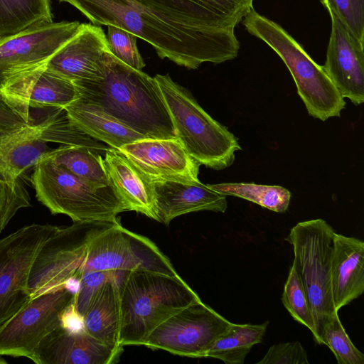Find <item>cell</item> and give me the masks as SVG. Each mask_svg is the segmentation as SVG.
Instances as JSON below:
<instances>
[{"label":"cell","instance_id":"obj_1","mask_svg":"<svg viewBox=\"0 0 364 364\" xmlns=\"http://www.w3.org/2000/svg\"><path fill=\"white\" fill-rule=\"evenodd\" d=\"M58 1L76 8L93 25L114 26L133 33L149 43L160 58L188 69L232 60L239 52L238 41H217L187 33L161 21L134 0Z\"/></svg>","mask_w":364,"mask_h":364},{"label":"cell","instance_id":"obj_2","mask_svg":"<svg viewBox=\"0 0 364 364\" xmlns=\"http://www.w3.org/2000/svg\"><path fill=\"white\" fill-rule=\"evenodd\" d=\"M73 83L81 97L146 138H176L155 78L125 65L111 53L103 77Z\"/></svg>","mask_w":364,"mask_h":364},{"label":"cell","instance_id":"obj_3","mask_svg":"<svg viewBox=\"0 0 364 364\" xmlns=\"http://www.w3.org/2000/svg\"><path fill=\"white\" fill-rule=\"evenodd\" d=\"M119 289V343L123 347L142 345L161 322L200 299L179 275L148 271L125 272Z\"/></svg>","mask_w":364,"mask_h":364},{"label":"cell","instance_id":"obj_4","mask_svg":"<svg viewBox=\"0 0 364 364\" xmlns=\"http://www.w3.org/2000/svg\"><path fill=\"white\" fill-rule=\"evenodd\" d=\"M157 82L171 116L176 138L187 153L200 165L222 170L235 161L241 150L237 138L212 118L192 94L168 74H157Z\"/></svg>","mask_w":364,"mask_h":364},{"label":"cell","instance_id":"obj_5","mask_svg":"<svg viewBox=\"0 0 364 364\" xmlns=\"http://www.w3.org/2000/svg\"><path fill=\"white\" fill-rule=\"evenodd\" d=\"M242 22L251 35L267 43L283 60L311 117L321 121L340 117L346 106L344 98L323 67L284 28L254 9Z\"/></svg>","mask_w":364,"mask_h":364},{"label":"cell","instance_id":"obj_6","mask_svg":"<svg viewBox=\"0 0 364 364\" xmlns=\"http://www.w3.org/2000/svg\"><path fill=\"white\" fill-rule=\"evenodd\" d=\"M33 168L31 181L36 198L53 215H66L73 222L114 221L127 211L111 184L101 186L82 180L50 158Z\"/></svg>","mask_w":364,"mask_h":364},{"label":"cell","instance_id":"obj_7","mask_svg":"<svg viewBox=\"0 0 364 364\" xmlns=\"http://www.w3.org/2000/svg\"><path fill=\"white\" fill-rule=\"evenodd\" d=\"M334 229L323 219L298 223L286 240L293 247L292 264L304 286L311 310L316 342L322 344L326 323L338 313L331 291V264Z\"/></svg>","mask_w":364,"mask_h":364},{"label":"cell","instance_id":"obj_8","mask_svg":"<svg viewBox=\"0 0 364 364\" xmlns=\"http://www.w3.org/2000/svg\"><path fill=\"white\" fill-rule=\"evenodd\" d=\"M119 222L85 220L57 226L33 260L28 283L31 298L65 287L73 278L80 277L91 240Z\"/></svg>","mask_w":364,"mask_h":364},{"label":"cell","instance_id":"obj_9","mask_svg":"<svg viewBox=\"0 0 364 364\" xmlns=\"http://www.w3.org/2000/svg\"><path fill=\"white\" fill-rule=\"evenodd\" d=\"M168 24L213 40H237L235 28L254 0H134Z\"/></svg>","mask_w":364,"mask_h":364},{"label":"cell","instance_id":"obj_10","mask_svg":"<svg viewBox=\"0 0 364 364\" xmlns=\"http://www.w3.org/2000/svg\"><path fill=\"white\" fill-rule=\"evenodd\" d=\"M140 270L179 275L151 240L127 230L119 222L91 240L79 274L92 271Z\"/></svg>","mask_w":364,"mask_h":364},{"label":"cell","instance_id":"obj_11","mask_svg":"<svg viewBox=\"0 0 364 364\" xmlns=\"http://www.w3.org/2000/svg\"><path fill=\"white\" fill-rule=\"evenodd\" d=\"M232 325V323L200 299L161 322L142 345L174 355L205 358L215 341Z\"/></svg>","mask_w":364,"mask_h":364},{"label":"cell","instance_id":"obj_12","mask_svg":"<svg viewBox=\"0 0 364 364\" xmlns=\"http://www.w3.org/2000/svg\"><path fill=\"white\" fill-rule=\"evenodd\" d=\"M56 227L33 223L0 239V326L31 299L28 283L33 260Z\"/></svg>","mask_w":364,"mask_h":364},{"label":"cell","instance_id":"obj_13","mask_svg":"<svg viewBox=\"0 0 364 364\" xmlns=\"http://www.w3.org/2000/svg\"><path fill=\"white\" fill-rule=\"evenodd\" d=\"M75 294L68 287L32 298L0 326V356L32 359L40 341L62 324V316L73 303Z\"/></svg>","mask_w":364,"mask_h":364},{"label":"cell","instance_id":"obj_14","mask_svg":"<svg viewBox=\"0 0 364 364\" xmlns=\"http://www.w3.org/2000/svg\"><path fill=\"white\" fill-rule=\"evenodd\" d=\"M78 21L41 23L0 40V85L48 63L76 33Z\"/></svg>","mask_w":364,"mask_h":364},{"label":"cell","instance_id":"obj_15","mask_svg":"<svg viewBox=\"0 0 364 364\" xmlns=\"http://www.w3.org/2000/svg\"><path fill=\"white\" fill-rule=\"evenodd\" d=\"M46 64L19 73L0 85L1 97L30 124H36L31 108L65 107L80 97L73 81L48 70Z\"/></svg>","mask_w":364,"mask_h":364},{"label":"cell","instance_id":"obj_16","mask_svg":"<svg viewBox=\"0 0 364 364\" xmlns=\"http://www.w3.org/2000/svg\"><path fill=\"white\" fill-rule=\"evenodd\" d=\"M152 182L172 181L198 183L200 164L177 138H145L118 149Z\"/></svg>","mask_w":364,"mask_h":364},{"label":"cell","instance_id":"obj_17","mask_svg":"<svg viewBox=\"0 0 364 364\" xmlns=\"http://www.w3.org/2000/svg\"><path fill=\"white\" fill-rule=\"evenodd\" d=\"M331 31L322 65L341 95L355 105L364 102V42L355 38L331 10Z\"/></svg>","mask_w":364,"mask_h":364},{"label":"cell","instance_id":"obj_18","mask_svg":"<svg viewBox=\"0 0 364 364\" xmlns=\"http://www.w3.org/2000/svg\"><path fill=\"white\" fill-rule=\"evenodd\" d=\"M110 51L101 26L80 23L76 33L49 59L46 68L70 81L104 76Z\"/></svg>","mask_w":364,"mask_h":364},{"label":"cell","instance_id":"obj_19","mask_svg":"<svg viewBox=\"0 0 364 364\" xmlns=\"http://www.w3.org/2000/svg\"><path fill=\"white\" fill-rule=\"evenodd\" d=\"M122 352L123 348L109 346L84 329L73 331L60 325L40 341L31 360L36 364H112Z\"/></svg>","mask_w":364,"mask_h":364},{"label":"cell","instance_id":"obj_20","mask_svg":"<svg viewBox=\"0 0 364 364\" xmlns=\"http://www.w3.org/2000/svg\"><path fill=\"white\" fill-rule=\"evenodd\" d=\"M157 221L168 225L175 218L193 212L225 213L226 196L201 182L154 181Z\"/></svg>","mask_w":364,"mask_h":364},{"label":"cell","instance_id":"obj_21","mask_svg":"<svg viewBox=\"0 0 364 364\" xmlns=\"http://www.w3.org/2000/svg\"><path fill=\"white\" fill-rule=\"evenodd\" d=\"M331 291L337 311L364 291V242L336 233L331 264Z\"/></svg>","mask_w":364,"mask_h":364},{"label":"cell","instance_id":"obj_22","mask_svg":"<svg viewBox=\"0 0 364 364\" xmlns=\"http://www.w3.org/2000/svg\"><path fill=\"white\" fill-rule=\"evenodd\" d=\"M109 179L127 211L157 221L153 182L118 149L109 147L103 159Z\"/></svg>","mask_w":364,"mask_h":364},{"label":"cell","instance_id":"obj_23","mask_svg":"<svg viewBox=\"0 0 364 364\" xmlns=\"http://www.w3.org/2000/svg\"><path fill=\"white\" fill-rule=\"evenodd\" d=\"M64 109L73 124L109 147L119 149L127 144L146 138L108 114L100 107L81 97Z\"/></svg>","mask_w":364,"mask_h":364},{"label":"cell","instance_id":"obj_24","mask_svg":"<svg viewBox=\"0 0 364 364\" xmlns=\"http://www.w3.org/2000/svg\"><path fill=\"white\" fill-rule=\"evenodd\" d=\"M122 279L105 282L95 294L82 316L84 330L93 338L114 348H123L119 343V284Z\"/></svg>","mask_w":364,"mask_h":364},{"label":"cell","instance_id":"obj_25","mask_svg":"<svg viewBox=\"0 0 364 364\" xmlns=\"http://www.w3.org/2000/svg\"><path fill=\"white\" fill-rule=\"evenodd\" d=\"M269 321L261 324L233 323L221 335L205 355L226 364H243L246 356L255 344L262 342Z\"/></svg>","mask_w":364,"mask_h":364},{"label":"cell","instance_id":"obj_26","mask_svg":"<svg viewBox=\"0 0 364 364\" xmlns=\"http://www.w3.org/2000/svg\"><path fill=\"white\" fill-rule=\"evenodd\" d=\"M52 21L50 0H0V40Z\"/></svg>","mask_w":364,"mask_h":364},{"label":"cell","instance_id":"obj_27","mask_svg":"<svg viewBox=\"0 0 364 364\" xmlns=\"http://www.w3.org/2000/svg\"><path fill=\"white\" fill-rule=\"evenodd\" d=\"M49 158L82 180L101 186L110 184L103 159L88 147L62 145Z\"/></svg>","mask_w":364,"mask_h":364},{"label":"cell","instance_id":"obj_28","mask_svg":"<svg viewBox=\"0 0 364 364\" xmlns=\"http://www.w3.org/2000/svg\"><path fill=\"white\" fill-rule=\"evenodd\" d=\"M208 186L226 196L239 197L277 213H284L291 199L290 191L279 186L253 183H222Z\"/></svg>","mask_w":364,"mask_h":364},{"label":"cell","instance_id":"obj_29","mask_svg":"<svg viewBox=\"0 0 364 364\" xmlns=\"http://www.w3.org/2000/svg\"><path fill=\"white\" fill-rule=\"evenodd\" d=\"M322 344L333 352L338 364H364V355L353 343L346 332L338 313L326 323Z\"/></svg>","mask_w":364,"mask_h":364},{"label":"cell","instance_id":"obj_30","mask_svg":"<svg viewBox=\"0 0 364 364\" xmlns=\"http://www.w3.org/2000/svg\"><path fill=\"white\" fill-rule=\"evenodd\" d=\"M282 301L292 318L315 333L314 318L310 305L294 266L291 264L284 287Z\"/></svg>","mask_w":364,"mask_h":364},{"label":"cell","instance_id":"obj_31","mask_svg":"<svg viewBox=\"0 0 364 364\" xmlns=\"http://www.w3.org/2000/svg\"><path fill=\"white\" fill-rule=\"evenodd\" d=\"M106 38L109 51L115 58L137 70L145 67L136 46L137 36L124 29L108 26Z\"/></svg>","mask_w":364,"mask_h":364},{"label":"cell","instance_id":"obj_32","mask_svg":"<svg viewBox=\"0 0 364 364\" xmlns=\"http://www.w3.org/2000/svg\"><path fill=\"white\" fill-rule=\"evenodd\" d=\"M29 206L28 192L19 178L14 182L0 180V232L18 210Z\"/></svg>","mask_w":364,"mask_h":364},{"label":"cell","instance_id":"obj_33","mask_svg":"<svg viewBox=\"0 0 364 364\" xmlns=\"http://www.w3.org/2000/svg\"><path fill=\"white\" fill-rule=\"evenodd\" d=\"M332 11L349 31L364 42V0H320Z\"/></svg>","mask_w":364,"mask_h":364},{"label":"cell","instance_id":"obj_34","mask_svg":"<svg viewBox=\"0 0 364 364\" xmlns=\"http://www.w3.org/2000/svg\"><path fill=\"white\" fill-rule=\"evenodd\" d=\"M125 272L92 271L80 274L79 288L75 294L74 307L82 316L97 289L106 282L122 279Z\"/></svg>","mask_w":364,"mask_h":364},{"label":"cell","instance_id":"obj_35","mask_svg":"<svg viewBox=\"0 0 364 364\" xmlns=\"http://www.w3.org/2000/svg\"><path fill=\"white\" fill-rule=\"evenodd\" d=\"M308 355L299 341L272 345L257 364H309Z\"/></svg>","mask_w":364,"mask_h":364},{"label":"cell","instance_id":"obj_36","mask_svg":"<svg viewBox=\"0 0 364 364\" xmlns=\"http://www.w3.org/2000/svg\"><path fill=\"white\" fill-rule=\"evenodd\" d=\"M43 126L42 119L18 130L0 132V151L28 139H40Z\"/></svg>","mask_w":364,"mask_h":364},{"label":"cell","instance_id":"obj_37","mask_svg":"<svg viewBox=\"0 0 364 364\" xmlns=\"http://www.w3.org/2000/svg\"><path fill=\"white\" fill-rule=\"evenodd\" d=\"M30 124L0 95V132L18 130Z\"/></svg>","mask_w":364,"mask_h":364},{"label":"cell","instance_id":"obj_38","mask_svg":"<svg viewBox=\"0 0 364 364\" xmlns=\"http://www.w3.org/2000/svg\"><path fill=\"white\" fill-rule=\"evenodd\" d=\"M7 363V361L5 360L4 358H0V364H6Z\"/></svg>","mask_w":364,"mask_h":364}]
</instances>
